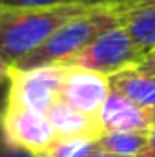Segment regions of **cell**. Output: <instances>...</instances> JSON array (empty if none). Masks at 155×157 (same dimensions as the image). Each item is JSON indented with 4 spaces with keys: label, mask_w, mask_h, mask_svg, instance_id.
Wrapping results in <instances>:
<instances>
[{
    "label": "cell",
    "mask_w": 155,
    "mask_h": 157,
    "mask_svg": "<svg viewBox=\"0 0 155 157\" xmlns=\"http://www.w3.org/2000/svg\"><path fill=\"white\" fill-rule=\"evenodd\" d=\"M110 86L137 106L155 115V77L139 66L122 70L110 77Z\"/></svg>",
    "instance_id": "cell-9"
},
{
    "label": "cell",
    "mask_w": 155,
    "mask_h": 157,
    "mask_svg": "<svg viewBox=\"0 0 155 157\" xmlns=\"http://www.w3.org/2000/svg\"><path fill=\"white\" fill-rule=\"evenodd\" d=\"M0 128L11 144L33 154L44 152L57 137L46 113L7 101L0 115Z\"/></svg>",
    "instance_id": "cell-5"
},
{
    "label": "cell",
    "mask_w": 155,
    "mask_h": 157,
    "mask_svg": "<svg viewBox=\"0 0 155 157\" xmlns=\"http://www.w3.org/2000/svg\"><path fill=\"white\" fill-rule=\"evenodd\" d=\"M124 2L100 4L60 26L49 39L33 53L24 57L15 68L28 70L47 64H62L70 57L77 55L86 46H89L99 35L120 24V7Z\"/></svg>",
    "instance_id": "cell-2"
},
{
    "label": "cell",
    "mask_w": 155,
    "mask_h": 157,
    "mask_svg": "<svg viewBox=\"0 0 155 157\" xmlns=\"http://www.w3.org/2000/svg\"><path fill=\"white\" fill-rule=\"evenodd\" d=\"M66 77V66L47 64L20 70L11 66L9 86H7V102L47 113L51 104L60 97L62 84Z\"/></svg>",
    "instance_id": "cell-4"
},
{
    "label": "cell",
    "mask_w": 155,
    "mask_h": 157,
    "mask_svg": "<svg viewBox=\"0 0 155 157\" xmlns=\"http://www.w3.org/2000/svg\"><path fill=\"white\" fill-rule=\"evenodd\" d=\"M139 68L144 70V71H148L150 75H153L155 77V49L148 51V53L142 57V60L139 62Z\"/></svg>",
    "instance_id": "cell-16"
},
{
    "label": "cell",
    "mask_w": 155,
    "mask_h": 157,
    "mask_svg": "<svg viewBox=\"0 0 155 157\" xmlns=\"http://www.w3.org/2000/svg\"><path fill=\"white\" fill-rule=\"evenodd\" d=\"M7 86H9V80L0 82V115L4 112V106H6V101H7Z\"/></svg>",
    "instance_id": "cell-18"
},
{
    "label": "cell",
    "mask_w": 155,
    "mask_h": 157,
    "mask_svg": "<svg viewBox=\"0 0 155 157\" xmlns=\"http://www.w3.org/2000/svg\"><path fill=\"white\" fill-rule=\"evenodd\" d=\"M106 2H128V0H0V7H47L68 4H106Z\"/></svg>",
    "instance_id": "cell-13"
},
{
    "label": "cell",
    "mask_w": 155,
    "mask_h": 157,
    "mask_svg": "<svg viewBox=\"0 0 155 157\" xmlns=\"http://www.w3.org/2000/svg\"><path fill=\"white\" fill-rule=\"evenodd\" d=\"M120 24L144 53L155 49V4L124 2L120 7Z\"/></svg>",
    "instance_id": "cell-10"
},
{
    "label": "cell",
    "mask_w": 155,
    "mask_h": 157,
    "mask_svg": "<svg viewBox=\"0 0 155 157\" xmlns=\"http://www.w3.org/2000/svg\"><path fill=\"white\" fill-rule=\"evenodd\" d=\"M108 4V2H106ZM100 4L0 7V55L9 66L33 53L60 26Z\"/></svg>",
    "instance_id": "cell-1"
},
{
    "label": "cell",
    "mask_w": 155,
    "mask_h": 157,
    "mask_svg": "<svg viewBox=\"0 0 155 157\" xmlns=\"http://www.w3.org/2000/svg\"><path fill=\"white\" fill-rule=\"evenodd\" d=\"M130 4H155V0H128Z\"/></svg>",
    "instance_id": "cell-20"
},
{
    "label": "cell",
    "mask_w": 155,
    "mask_h": 157,
    "mask_svg": "<svg viewBox=\"0 0 155 157\" xmlns=\"http://www.w3.org/2000/svg\"><path fill=\"white\" fill-rule=\"evenodd\" d=\"M0 157H37V154L28 152L24 148H18V146L11 144L6 139V135H4V132L0 128Z\"/></svg>",
    "instance_id": "cell-14"
},
{
    "label": "cell",
    "mask_w": 155,
    "mask_h": 157,
    "mask_svg": "<svg viewBox=\"0 0 155 157\" xmlns=\"http://www.w3.org/2000/svg\"><path fill=\"white\" fill-rule=\"evenodd\" d=\"M47 119L57 133V137H91L99 139L104 130L99 122V117H91L84 112L77 110L64 99H57L47 110Z\"/></svg>",
    "instance_id": "cell-8"
},
{
    "label": "cell",
    "mask_w": 155,
    "mask_h": 157,
    "mask_svg": "<svg viewBox=\"0 0 155 157\" xmlns=\"http://www.w3.org/2000/svg\"><path fill=\"white\" fill-rule=\"evenodd\" d=\"M9 70L11 66L4 60V57L0 55V82H7L9 80Z\"/></svg>",
    "instance_id": "cell-17"
},
{
    "label": "cell",
    "mask_w": 155,
    "mask_h": 157,
    "mask_svg": "<svg viewBox=\"0 0 155 157\" xmlns=\"http://www.w3.org/2000/svg\"><path fill=\"white\" fill-rule=\"evenodd\" d=\"M148 132H144V130H113V132H104L97 139V144H99V148L113 154L115 157H139V154L146 146Z\"/></svg>",
    "instance_id": "cell-11"
},
{
    "label": "cell",
    "mask_w": 155,
    "mask_h": 157,
    "mask_svg": "<svg viewBox=\"0 0 155 157\" xmlns=\"http://www.w3.org/2000/svg\"><path fill=\"white\" fill-rule=\"evenodd\" d=\"M139 157H155V121L148 132V141H146V146L144 150L139 154Z\"/></svg>",
    "instance_id": "cell-15"
},
{
    "label": "cell",
    "mask_w": 155,
    "mask_h": 157,
    "mask_svg": "<svg viewBox=\"0 0 155 157\" xmlns=\"http://www.w3.org/2000/svg\"><path fill=\"white\" fill-rule=\"evenodd\" d=\"M88 157H115L113 155V154H110V152H106V150H102V148H99V146H97V148H95V150H93V152H91V154H89V155Z\"/></svg>",
    "instance_id": "cell-19"
},
{
    "label": "cell",
    "mask_w": 155,
    "mask_h": 157,
    "mask_svg": "<svg viewBox=\"0 0 155 157\" xmlns=\"http://www.w3.org/2000/svg\"><path fill=\"white\" fill-rule=\"evenodd\" d=\"M112 91L110 77L77 66H66V77L62 84L60 99L75 106L77 110L99 117L102 104Z\"/></svg>",
    "instance_id": "cell-6"
},
{
    "label": "cell",
    "mask_w": 155,
    "mask_h": 157,
    "mask_svg": "<svg viewBox=\"0 0 155 157\" xmlns=\"http://www.w3.org/2000/svg\"><path fill=\"white\" fill-rule=\"evenodd\" d=\"M146 53L131 39L122 24H117L99 35L89 46H86L77 55L62 62V66L86 68L106 77H112L122 70L139 66Z\"/></svg>",
    "instance_id": "cell-3"
},
{
    "label": "cell",
    "mask_w": 155,
    "mask_h": 157,
    "mask_svg": "<svg viewBox=\"0 0 155 157\" xmlns=\"http://www.w3.org/2000/svg\"><path fill=\"white\" fill-rule=\"evenodd\" d=\"M155 121V115L137 106L133 101L115 90L110 91L106 102L100 108L99 122L104 132L113 130H144L148 132Z\"/></svg>",
    "instance_id": "cell-7"
},
{
    "label": "cell",
    "mask_w": 155,
    "mask_h": 157,
    "mask_svg": "<svg viewBox=\"0 0 155 157\" xmlns=\"http://www.w3.org/2000/svg\"><path fill=\"white\" fill-rule=\"evenodd\" d=\"M97 139L91 137H55V141L37 157H88L97 148Z\"/></svg>",
    "instance_id": "cell-12"
}]
</instances>
